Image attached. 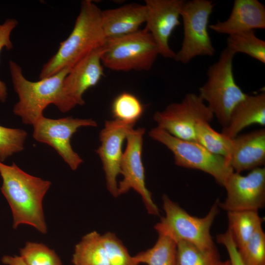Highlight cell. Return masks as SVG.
<instances>
[{"label": "cell", "mask_w": 265, "mask_h": 265, "mask_svg": "<svg viewBox=\"0 0 265 265\" xmlns=\"http://www.w3.org/2000/svg\"><path fill=\"white\" fill-rule=\"evenodd\" d=\"M0 189L12 212L13 228L28 225L46 234L47 226L43 200L51 182L27 173L14 162L8 165L0 161Z\"/></svg>", "instance_id": "obj_1"}, {"label": "cell", "mask_w": 265, "mask_h": 265, "mask_svg": "<svg viewBox=\"0 0 265 265\" xmlns=\"http://www.w3.org/2000/svg\"><path fill=\"white\" fill-rule=\"evenodd\" d=\"M9 67L13 86L19 97L13 113L20 117L24 124L33 126L43 116L44 110L51 104L62 112L73 108L63 89L64 79L71 68H64L53 76L31 81L25 77L22 69L15 61L10 60Z\"/></svg>", "instance_id": "obj_2"}, {"label": "cell", "mask_w": 265, "mask_h": 265, "mask_svg": "<svg viewBox=\"0 0 265 265\" xmlns=\"http://www.w3.org/2000/svg\"><path fill=\"white\" fill-rule=\"evenodd\" d=\"M106 40L102 10L92 0L81 1L72 31L60 42L57 52L43 65L39 79L53 76L64 68H71L92 51L104 46Z\"/></svg>", "instance_id": "obj_3"}, {"label": "cell", "mask_w": 265, "mask_h": 265, "mask_svg": "<svg viewBox=\"0 0 265 265\" xmlns=\"http://www.w3.org/2000/svg\"><path fill=\"white\" fill-rule=\"evenodd\" d=\"M162 200L165 215L154 226L158 234L168 236L176 243L185 241L203 250L216 248L210 231L219 213V200H215L203 217L190 215L166 194Z\"/></svg>", "instance_id": "obj_4"}, {"label": "cell", "mask_w": 265, "mask_h": 265, "mask_svg": "<svg viewBox=\"0 0 265 265\" xmlns=\"http://www.w3.org/2000/svg\"><path fill=\"white\" fill-rule=\"evenodd\" d=\"M234 54L226 48L207 73V80L198 95L208 103L219 124L225 128L235 106L247 95L237 84L233 70Z\"/></svg>", "instance_id": "obj_5"}, {"label": "cell", "mask_w": 265, "mask_h": 265, "mask_svg": "<svg viewBox=\"0 0 265 265\" xmlns=\"http://www.w3.org/2000/svg\"><path fill=\"white\" fill-rule=\"evenodd\" d=\"M159 51L145 28L128 35L106 38L101 56L103 66L115 71H148Z\"/></svg>", "instance_id": "obj_6"}, {"label": "cell", "mask_w": 265, "mask_h": 265, "mask_svg": "<svg viewBox=\"0 0 265 265\" xmlns=\"http://www.w3.org/2000/svg\"><path fill=\"white\" fill-rule=\"evenodd\" d=\"M149 135L172 153L177 165L209 174L222 186L234 172L225 158L212 153L195 141L177 138L157 127Z\"/></svg>", "instance_id": "obj_7"}, {"label": "cell", "mask_w": 265, "mask_h": 265, "mask_svg": "<svg viewBox=\"0 0 265 265\" xmlns=\"http://www.w3.org/2000/svg\"><path fill=\"white\" fill-rule=\"evenodd\" d=\"M214 4L210 0L185 1L180 16L184 36L182 46L174 59L186 64L197 56H213V47L208 32L209 21Z\"/></svg>", "instance_id": "obj_8"}, {"label": "cell", "mask_w": 265, "mask_h": 265, "mask_svg": "<svg viewBox=\"0 0 265 265\" xmlns=\"http://www.w3.org/2000/svg\"><path fill=\"white\" fill-rule=\"evenodd\" d=\"M214 115L201 98L188 93L180 102L168 105L156 111L153 119L157 127L177 138L196 141V127L201 122L210 123Z\"/></svg>", "instance_id": "obj_9"}, {"label": "cell", "mask_w": 265, "mask_h": 265, "mask_svg": "<svg viewBox=\"0 0 265 265\" xmlns=\"http://www.w3.org/2000/svg\"><path fill=\"white\" fill-rule=\"evenodd\" d=\"M145 132V128H133L127 136L126 147L120 163V174L123 179L118 183V195L119 196L133 189L141 197L148 212L157 216L159 215V210L146 186L142 159Z\"/></svg>", "instance_id": "obj_10"}, {"label": "cell", "mask_w": 265, "mask_h": 265, "mask_svg": "<svg viewBox=\"0 0 265 265\" xmlns=\"http://www.w3.org/2000/svg\"><path fill=\"white\" fill-rule=\"evenodd\" d=\"M97 126L96 122L92 119L67 117L53 119L43 116L33 125V137L54 148L70 167L75 170L83 160L73 149L71 138L80 127Z\"/></svg>", "instance_id": "obj_11"}, {"label": "cell", "mask_w": 265, "mask_h": 265, "mask_svg": "<svg viewBox=\"0 0 265 265\" xmlns=\"http://www.w3.org/2000/svg\"><path fill=\"white\" fill-rule=\"evenodd\" d=\"M225 200L219 202L220 209L227 212L259 211L265 205V168L258 167L246 175L233 172L224 186Z\"/></svg>", "instance_id": "obj_12"}, {"label": "cell", "mask_w": 265, "mask_h": 265, "mask_svg": "<svg viewBox=\"0 0 265 265\" xmlns=\"http://www.w3.org/2000/svg\"><path fill=\"white\" fill-rule=\"evenodd\" d=\"M134 125L116 120H106L100 132L101 144L96 152L102 163L107 189L114 197L118 196L117 180L120 174L123 143Z\"/></svg>", "instance_id": "obj_13"}, {"label": "cell", "mask_w": 265, "mask_h": 265, "mask_svg": "<svg viewBox=\"0 0 265 265\" xmlns=\"http://www.w3.org/2000/svg\"><path fill=\"white\" fill-rule=\"evenodd\" d=\"M183 0H145L147 9L146 26L158 47L159 54L174 59L176 53L170 47L169 41L174 29L180 25Z\"/></svg>", "instance_id": "obj_14"}, {"label": "cell", "mask_w": 265, "mask_h": 265, "mask_svg": "<svg viewBox=\"0 0 265 265\" xmlns=\"http://www.w3.org/2000/svg\"><path fill=\"white\" fill-rule=\"evenodd\" d=\"M104 46L95 49L76 63L64 79V93L74 108L83 105V95L97 85L104 76L101 56Z\"/></svg>", "instance_id": "obj_15"}, {"label": "cell", "mask_w": 265, "mask_h": 265, "mask_svg": "<svg viewBox=\"0 0 265 265\" xmlns=\"http://www.w3.org/2000/svg\"><path fill=\"white\" fill-rule=\"evenodd\" d=\"M214 31L228 35L265 28V7L258 0H235L228 19L209 26Z\"/></svg>", "instance_id": "obj_16"}, {"label": "cell", "mask_w": 265, "mask_h": 265, "mask_svg": "<svg viewBox=\"0 0 265 265\" xmlns=\"http://www.w3.org/2000/svg\"><path fill=\"white\" fill-rule=\"evenodd\" d=\"M227 161L234 172L240 173L265 163V130L261 129L237 135Z\"/></svg>", "instance_id": "obj_17"}, {"label": "cell", "mask_w": 265, "mask_h": 265, "mask_svg": "<svg viewBox=\"0 0 265 265\" xmlns=\"http://www.w3.org/2000/svg\"><path fill=\"white\" fill-rule=\"evenodd\" d=\"M145 4L131 3L116 8L102 10V26L106 38L132 33L145 23Z\"/></svg>", "instance_id": "obj_18"}, {"label": "cell", "mask_w": 265, "mask_h": 265, "mask_svg": "<svg viewBox=\"0 0 265 265\" xmlns=\"http://www.w3.org/2000/svg\"><path fill=\"white\" fill-rule=\"evenodd\" d=\"M253 124L265 125V92L247 95L232 110L228 125L222 133L234 138L243 129Z\"/></svg>", "instance_id": "obj_19"}, {"label": "cell", "mask_w": 265, "mask_h": 265, "mask_svg": "<svg viewBox=\"0 0 265 265\" xmlns=\"http://www.w3.org/2000/svg\"><path fill=\"white\" fill-rule=\"evenodd\" d=\"M73 265H110L102 236L96 231L83 236L75 247Z\"/></svg>", "instance_id": "obj_20"}, {"label": "cell", "mask_w": 265, "mask_h": 265, "mask_svg": "<svg viewBox=\"0 0 265 265\" xmlns=\"http://www.w3.org/2000/svg\"><path fill=\"white\" fill-rule=\"evenodd\" d=\"M228 227L233 239L239 249L262 226L264 219L258 211L245 210L227 212Z\"/></svg>", "instance_id": "obj_21"}, {"label": "cell", "mask_w": 265, "mask_h": 265, "mask_svg": "<svg viewBox=\"0 0 265 265\" xmlns=\"http://www.w3.org/2000/svg\"><path fill=\"white\" fill-rule=\"evenodd\" d=\"M158 235L153 247L134 256L137 262L147 265H176V242L165 235Z\"/></svg>", "instance_id": "obj_22"}, {"label": "cell", "mask_w": 265, "mask_h": 265, "mask_svg": "<svg viewBox=\"0 0 265 265\" xmlns=\"http://www.w3.org/2000/svg\"><path fill=\"white\" fill-rule=\"evenodd\" d=\"M196 141L212 154L222 156L227 160L233 146V138L213 130L210 123L201 122L196 127Z\"/></svg>", "instance_id": "obj_23"}, {"label": "cell", "mask_w": 265, "mask_h": 265, "mask_svg": "<svg viewBox=\"0 0 265 265\" xmlns=\"http://www.w3.org/2000/svg\"><path fill=\"white\" fill-rule=\"evenodd\" d=\"M226 48L234 54L243 53L265 63V41L256 36L254 30L228 35Z\"/></svg>", "instance_id": "obj_24"}, {"label": "cell", "mask_w": 265, "mask_h": 265, "mask_svg": "<svg viewBox=\"0 0 265 265\" xmlns=\"http://www.w3.org/2000/svg\"><path fill=\"white\" fill-rule=\"evenodd\" d=\"M220 260L216 248L203 250L185 241L177 243L176 265H216Z\"/></svg>", "instance_id": "obj_25"}, {"label": "cell", "mask_w": 265, "mask_h": 265, "mask_svg": "<svg viewBox=\"0 0 265 265\" xmlns=\"http://www.w3.org/2000/svg\"><path fill=\"white\" fill-rule=\"evenodd\" d=\"M144 107L140 100L129 92H123L113 100L111 113L114 120L135 124L143 114Z\"/></svg>", "instance_id": "obj_26"}, {"label": "cell", "mask_w": 265, "mask_h": 265, "mask_svg": "<svg viewBox=\"0 0 265 265\" xmlns=\"http://www.w3.org/2000/svg\"><path fill=\"white\" fill-rule=\"evenodd\" d=\"M20 256L28 265H62L55 251L42 243L26 242Z\"/></svg>", "instance_id": "obj_27"}, {"label": "cell", "mask_w": 265, "mask_h": 265, "mask_svg": "<svg viewBox=\"0 0 265 265\" xmlns=\"http://www.w3.org/2000/svg\"><path fill=\"white\" fill-rule=\"evenodd\" d=\"M238 250L245 265H265V233L262 226Z\"/></svg>", "instance_id": "obj_28"}, {"label": "cell", "mask_w": 265, "mask_h": 265, "mask_svg": "<svg viewBox=\"0 0 265 265\" xmlns=\"http://www.w3.org/2000/svg\"><path fill=\"white\" fill-rule=\"evenodd\" d=\"M110 265H139L135 256H131L123 242L110 232L102 235Z\"/></svg>", "instance_id": "obj_29"}, {"label": "cell", "mask_w": 265, "mask_h": 265, "mask_svg": "<svg viewBox=\"0 0 265 265\" xmlns=\"http://www.w3.org/2000/svg\"><path fill=\"white\" fill-rule=\"evenodd\" d=\"M27 135L23 130L0 126V161L23 151Z\"/></svg>", "instance_id": "obj_30"}, {"label": "cell", "mask_w": 265, "mask_h": 265, "mask_svg": "<svg viewBox=\"0 0 265 265\" xmlns=\"http://www.w3.org/2000/svg\"><path fill=\"white\" fill-rule=\"evenodd\" d=\"M18 25V21L12 18L7 19L0 26V53L5 48L7 50L13 48V44L10 40V35L12 30ZM7 96V87L5 83L0 80V102L4 103Z\"/></svg>", "instance_id": "obj_31"}, {"label": "cell", "mask_w": 265, "mask_h": 265, "mask_svg": "<svg viewBox=\"0 0 265 265\" xmlns=\"http://www.w3.org/2000/svg\"><path fill=\"white\" fill-rule=\"evenodd\" d=\"M216 240L217 243L225 247L231 265H245L240 257L238 248L228 229L225 232L217 235Z\"/></svg>", "instance_id": "obj_32"}, {"label": "cell", "mask_w": 265, "mask_h": 265, "mask_svg": "<svg viewBox=\"0 0 265 265\" xmlns=\"http://www.w3.org/2000/svg\"><path fill=\"white\" fill-rule=\"evenodd\" d=\"M1 262L5 265H28L20 255H4L1 259Z\"/></svg>", "instance_id": "obj_33"}, {"label": "cell", "mask_w": 265, "mask_h": 265, "mask_svg": "<svg viewBox=\"0 0 265 265\" xmlns=\"http://www.w3.org/2000/svg\"><path fill=\"white\" fill-rule=\"evenodd\" d=\"M216 265H231V264L229 260L225 261H221L220 260Z\"/></svg>", "instance_id": "obj_34"}, {"label": "cell", "mask_w": 265, "mask_h": 265, "mask_svg": "<svg viewBox=\"0 0 265 265\" xmlns=\"http://www.w3.org/2000/svg\"></svg>", "instance_id": "obj_35"}]
</instances>
